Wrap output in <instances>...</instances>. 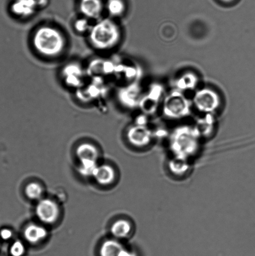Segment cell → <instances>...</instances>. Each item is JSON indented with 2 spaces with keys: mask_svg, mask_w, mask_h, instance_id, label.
I'll list each match as a JSON object with an SVG mask.
<instances>
[{
  "mask_svg": "<svg viewBox=\"0 0 255 256\" xmlns=\"http://www.w3.org/2000/svg\"><path fill=\"white\" fill-rule=\"evenodd\" d=\"M33 45L39 54L46 56H55L61 54L66 46L63 34L51 26H41L36 30Z\"/></svg>",
  "mask_w": 255,
  "mask_h": 256,
  "instance_id": "obj_1",
  "label": "cell"
},
{
  "mask_svg": "<svg viewBox=\"0 0 255 256\" xmlns=\"http://www.w3.org/2000/svg\"><path fill=\"white\" fill-rule=\"evenodd\" d=\"M120 37L119 27L111 20H102L90 30V42L99 50H110L116 46Z\"/></svg>",
  "mask_w": 255,
  "mask_h": 256,
  "instance_id": "obj_2",
  "label": "cell"
},
{
  "mask_svg": "<svg viewBox=\"0 0 255 256\" xmlns=\"http://www.w3.org/2000/svg\"><path fill=\"white\" fill-rule=\"evenodd\" d=\"M36 213L42 222L51 224L58 218L59 210L58 206L53 200L45 199L40 200L37 204Z\"/></svg>",
  "mask_w": 255,
  "mask_h": 256,
  "instance_id": "obj_3",
  "label": "cell"
},
{
  "mask_svg": "<svg viewBox=\"0 0 255 256\" xmlns=\"http://www.w3.org/2000/svg\"><path fill=\"white\" fill-rule=\"evenodd\" d=\"M195 104L199 110L203 112H212L219 106V97L211 90H204L196 94Z\"/></svg>",
  "mask_w": 255,
  "mask_h": 256,
  "instance_id": "obj_4",
  "label": "cell"
},
{
  "mask_svg": "<svg viewBox=\"0 0 255 256\" xmlns=\"http://www.w3.org/2000/svg\"><path fill=\"white\" fill-rule=\"evenodd\" d=\"M94 78V81L86 88H81L80 91L79 90L77 94L79 98L84 100V101L89 102L104 94L106 88L102 81V78Z\"/></svg>",
  "mask_w": 255,
  "mask_h": 256,
  "instance_id": "obj_5",
  "label": "cell"
},
{
  "mask_svg": "<svg viewBox=\"0 0 255 256\" xmlns=\"http://www.w3.org/2000/svg\"><path fill=\"white\" fill-rule=\"evenodd\" d=\"M63 75L65 77V82L67 86L72 88H81L82 84V76L83 70L79 64H67L63 70Z\"/></svg>",
  "mask_w": 255,
  "mask_h": 256,
  "instance_id": "obj_6",
  "label": "cell"
},
{
  "mask_svg": "<svg viewBox=\"0 0 255 256\" xmlns=\"http://www.w3.org/2000/svg\"><path fill=\"white\" fill-rule=\"evenodd\" d=\"M165 110L169 116H179L186 114L187 110H188V106L186 99L181 94H175L167 100Z\"/></svg>",
  "mask_w": 255,
  "mask_h": 256,
  "instance_id": "obj_7",
  "label": "cell"
},
{
  "mask_svg": "<svg viewBox=\"0 0 255 256\" xmlns=\"http://www.w3.org/2000/svg\"><path fill=\"white\" fill-rule=\"evenodd\" d=\"M35 0H15L11 6L14 14L20 17H28L34 14L37 8Z\"/></svg>",
  "mask_w": 255,
  "mask_h": 256,
  "instance_id": "obj_8",
  "label": "cell"
},
{
  "mask_svg": "<svg viewBox=\"0 0 255 256\" xmlns=\"http://www.w3.org/2000/svg\"><path fill=\"white\" fill-rule=\"evenodd\" d=\"M110 61H96L92 62L89 68V74L94 78H101L102 74L109 75L115 72L116 66Z\"/></svg>",
  "mask_w": 255,
  "mask_h": 256,
  "instance_id": "obj_9",
  "label": "cell"
},
{
  "mask_svg": "<svg viewBox=\"0 0 255 256\" xmlns=\"http://www.w3.org/2000/svg\"><path fill=\"white\" fill-rule=\"evenodd\" d=\"M80 10L86 17L96 18L101 14L102 2L101 0H81Z\"/></svg>",
  "mask_w": 255,
  "mask_h": 256,
  "instance_id": "obj_10",
  "label": "cell"
},
{
  "mask_svg": "<svg viewBox=\"0 0 255 256\" xmlns=\"http://www.w3.org/2000/svg\"><path fill=\"white\" fill-rule=\"evenodd\" d=\"M24 235L27 242L35 244L46 237L47 232L43 227L36 224H30L25 229Z\"/></svg>",
  "mask_w": 255,
  "mask_h": 256,
  "instance_id": "obj_11",
  "label": "cell"
},
{
  "mask_svg": "<svg viewBox=\"0 0 255 256\" xmlns=\"http://www.w3.org/2000/svg\"><path fill=\"white\" fill-rule=\"evenodd\" d=\"M94 177L99 184L109 185L111 184L115 179L114 170L109 165L101 166L97 168Z\"/></svg>",
  "mask_w": 255,
  "mask_h": 256,
  "instance_id": "obj_12",
  "label": "cell"
},
{
  "mask_svg": "<svg viewBox=\"0 0 255 256\" xmlns=\"http://www.w3.org/2000/svg\"><path fill=\"white\" fill-rule=\"evenodd\" d=\"M77 156L78 157L80 162L82 160H95L96 162L98 158V152L94 146L84 143L79 146L76 149Z\"/></svg>",
  "mask_w": 255,
  "mask_h": 256,
  "instance_id": "obj_13",
  "label": "cell"
},
{
  "mask_svg": "<svg viewBox=\"0 0 255 256\" xmlns=\"http://www.w3.org/2000/svg\"><path fill=\"white\" fill-rule=\"evenodd\" d=\"M137 98V90L136 87L129 86L122 90L119 94L120 101L125 106L131 107L135 106Z\"/></svg>",
  "mask_w": 255,
  "mask_h": 256,
  "instance_id": "obj_14",
  "label": "cell"
},
{
  "mask_svg": "<svg viewBox=\"0 0 255 256\" xmlns=\"http://www.w3.org/2000/svg\"><path fill=\"white\" fill-rule=\"evenodd\" d=\"M122 245L114 240L104 242L100 249L101 256H119L122 250Z\"/></svg>",
  "mask_w": 255,
  "mask_h": 256,
  "instance_id": "obj_15",
  "label": "cell"
},
{
  "mask_svg": "<svg viewBox=\"0 0 255 256\" xmlns=\"http://www.w3.org/2000/svg\"><path fill=\"white\" fill-rule=\"evenodd\" d=\"M131 230V226L126 220H119L111 227L112 234L115 237L123 238L127 236Z\"/></svg>",
  "mask_w": 255,
  "mask_h": 256,
  "instance_id": "obj_16",
  "label": "cell"
},
{
  "mask_svg": "<svg viewBox=\"0 0 255 256\" xmlns=\"http://www.w3.org/2000/svg\"><path fill=\"white\" fill-rule=\"evenodd\" d=\"M146 132L141 127H134L128 132V138L132 144H141L144 142V138H146Z\"/></svg>",
  "mask_w": 255,
  "mask_h": 256,
  "instance_id": "obj_17",
  "label": "cell"
},
{
  "mask_svg": "<svg viewBox=\"0 0 255 256\" xmlns=\"http://www.w3.org/2000/svg\"><path fill=\"white\" fill-rule=\"evenodd\" d=\"M107 6L112 16H121L125 11V4L122 0H109Z\"/></svg>",
  "mask_w": 255,
  "mask_h": 256,
  "instance_id": "obj_18",
  "label": "cell"
},
{
  "mask_svg": "<svg viewBox=\"0 0 255 256\" xmlns=\"http://www.w3.org/2000/svg\"><path fill=\"white\" fill-rule=\"evenodd\" d=\"M95 160H82L79 167V172L84 176H94L97 169Z\"/></svg>",
  "mask_w": 255,
  "mask_h": 256,
  "instance_id": "obj_19",
  "label": "cell"
},
{
  "mask_svg": "<svg viewBox=\"0 0 255 256\" xmlns=\"http://www.w3.org/2000/svg\"><path fill=\"white\" fill-rule=\"evenodd\" d=\"M42 190L41 186L36 182H31L25 188V194L31 200H37L41 197Z\"/></svg>",
  "mask_w": 255,
  "mask_h": 256,
  "instance_id": "obj_20",
  "label": "cell"
},
{
  "mask_svg": "<svg viewBox=\"0 0 255 256\" xmlns=\"http://www.w3.org/2000/svg\"><path fill=\"white\" fill-rule=\"evenodd\" d=\"M25 248L23 244L20 242H16L12 244L10 249L12 256H22L24 254Z\"/></svg>",
  "mask_w": 255,
  "mask_h": 256,
  "instance_id": "obj_21",
  "label": "cell"
},
{
  "mask_svg": "<svg viewBox=\"0 0 255 256\" xmlns=\"http://www.w3.org/2000/svg\"><path fill=\"white\" fill-rule=\"evenodd\" d=\"M74 28L79 32H86L89 30V22L86 19L77 20L75 22Z\"/></svg>",
  "mask_w": 255,
  "mask_h": 256,
  "instance_id": "obj_22",
  "label": "cell"
},
{
  "mask_svg": "<svg viewBox=\"0 0 255 256\" xmlns=\"http://www.w3.org/2000/svg\"><path fill=\"white\" fill-rule=\"evenodd\" d=\"M191 76V74H187L186 76H184L183 78L181 80V81L179 82V86L180 88H191L194 86L195 82H196L195 78L188 81Z\"/></svg>",
  "mask_w": 255,
  "mask_h": 256,
  "instance_id": "obj_23",
  "label": "cell"
},
{
  "mask_svg": "<svg viewBox=\"0 0 255 256\" xmlns=\"http://www.w3.org/2000/svg\"><path fill=\"white\" fill-rule=\"evenodd\" d=\"M1 236L2 239L8 240L9 238H11L12 233L8 230H2L1 232Z\"/></svg>",
  "mask_w": 255,
  "mask_h": 256,
  "instance_id": "obj_24",
  "label": "cell"
},
{
  "mask_svg": "<svg viewBox=\"0 0 255 256\" xmlns=\"http://www.w3.org/2000/svg\"><path fill=\"white\" fill-rule=\"evenodd\" d=\"M35 2H36L37 8H43L48 4V0H35Z\"/></svg>",
  "mask_w": 255,
  "mask_h": 256,
  "instance_id": "obj_25",
  "label": "cell"
},
{
  "mask_svg": "<svg viewBox=\"0 0 255 256\" xmlns=\"http://www.w3.org/2000/svg\"><path fill=\"white\" fill-rule=\"evenodd\" d=\"M119 256H135L134 254H131L129 252H127V250H122L121 254H120Z\"/></svg>",
  "mask_w": 255,
  "mask_h": 256,
  "instance_id": "obj_26",
  "label": "cell"
},
{
  "mask_svg": "<svg viewBox=\"0 0 255 256\" xmlns=\"http://www.w3.org/2000/svg\"><path fill=\"white\" fill-rule=\"evenodd\" d=\"M222 2H230L234 1V0H221Z\"/></svg>",
  "mask_w": 255,
  "mask_h": 256,
  "instance_id": "obj_27",
  "label": "cell"
}]
</instances>
